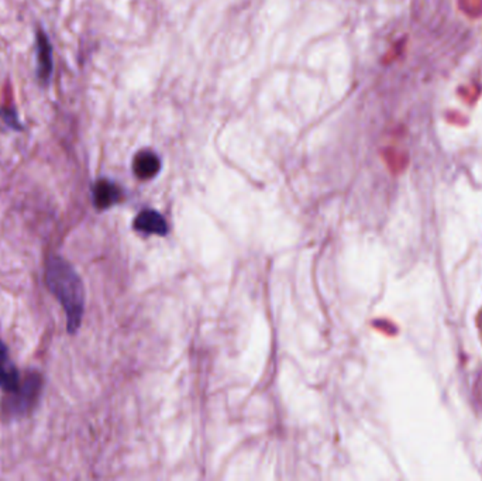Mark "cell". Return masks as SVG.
<instances>
[{
    "mask_svg": "<svg viewBox=\"0 0 482 481\" xmlns=\"http://www.w3.org/2000/svg\"><path fill=\"white\" fill-rule=\"evenodd\" d=\"M161 169L160 157L151 150H143L137 153L133 161V171L140 180H151Z\"/></svg>",
    "mask_w": 482,
    "mask_h": 481,
    "instance_id": "3957f363",
    "label": "cell"
},
{
    "mask_svg": "<svg viewBox=\"0 0 482 481\" xmlns=\"http://www.w3.org/2000/svg\"><path fill=\"white\" fill-rule=\"evenodd\" d=\"M122 197V192L118 185L107 180H100L94 186V202L98 209H107L118 204Z\"/></svg>",
    "mask_w": 482,
    "mask_h": 481,
    "instance_id": "8992f818",
    "label": "cell"
},
{
    "mask_svg": "<svg viewBox=\"0 0 482 481\" xmlns=\"http://www.w3.org/2000/svg\"><path fill=\"white\" fill-rule=\"evenodd\" d=\"M5 360H9V350L2 342H0V361H5Z\"/></svg>",
    "mask_w": 482,
    "mask_h": 481,
    "instance_id": "9c48e42d",
    "label": "cell"
},
{
    "mask_svg": "<svg viewBox=\"0 0 482 481\" xmlns=\"http://www.w3.org/2000/svg\"><path fill=\"white\" fill-rule=\"evenodd\" d=\"M41 391V378L37 374H30L20 383L14 392H10L12 397L5 404V414L10 416H20L27 414L37 403Z\"/></svg>",
    "mask_w": 482,
    "mask_h": 481,
    "instance_id": "7a4b0ae2",
    "label": "cell"
},
{
    "mask_svg": "<svg viewBox=\"0 0 482 481\" xmlns=\"http://www.w3.org/2000/svg\"><path fill=\"white\" fill-rule=\"evenodd\" d=\"M134 229L149 235L165 236L168 233V224L158 212L144 211L135 217Z\"/></svg>",
    "mask_w": 482,
    "mask_h": 481,
    "instance_id": "5b68a950",
    "label": "cell"
},
{
    "mask_svg": "<svg viewBox=\"0 0 482 481\" xmlns=\"http://www.w3.org/2000/svg\"><path fill=\"white\" fill-rule=\"evenodd\" d=\"M52 48L45 33L37 36V75L41 82H48L52 75Z\"/></svg>",
    "mask_w": 482,
    "mask_h": 481,
    "instance_id": "277c9868",
    "label": "cell"
},
{
    "mask_svg": "<svg viewBox=\"0 0 482 481\" xmlns=\"http://www.w3.org/2000/svg\"><path fill=\"white\" fill-rule=\"evenodd\" d=\"M20 385V373L10 360L0 361V388L6 392H14Z\"/></svg>",
    "mask_w": 482,
    "mask_h": 481,
    "instance_id": "52a82bcc",
    "label": "cell"
},
{
    "mask_svg": "<svg viewBox=\"0 0 482 481\" xmlns=\"http://www.w3.org/2000/svg\"><path fill=\"white\" fill-rule=\"evenodd\" d=\"M45 281L65 310L69 333H75L80 326L85 309V291L79 275L69 263L52 257L47 264Z\"/></svg>",
    "mask_w": 482,
    "mask_h": 481,
    "instance_id": "6da1fadb",
    "label": "cell"
},
{
    "mask_svg": "<svg viewBox=\"0 0 482 481\" xmlns=\"http://www.w3.org/2000/svg\"><path fill=\"white\" fill-rule=\"evenodd\" d=\"M0 116L6 119V123L9 125V127H17V129H19L20 123H19L17 116L14 115L13 111H10L9 109H8V110H2V109H0Z\"/></svg>",
    "mask_w": 482,
    "mask_h": 481,
    "instance_id": "ba28073f",
    "label": "cell"
}]
</instances>
